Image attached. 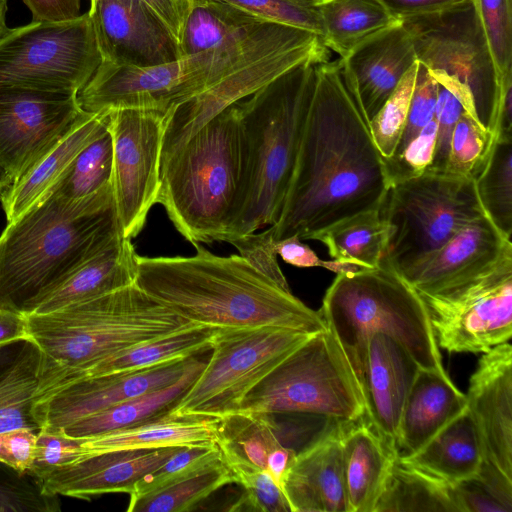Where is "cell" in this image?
Wrapping results in <instances>:
<instances>
[{"mask_svg":"<svg viewBox=\"0 0 512 512\" xmlns=\"http://www.w3.org/2000/svg\"><path fill=\"white\" fill-rule=\"evenodd\" d=\"M391 187L383 157L347 90L338 60L316 82L276 240L309 237L355 214L380 210Z\"/></svg>","mask_w":512,"mask_h":512,"instance_id":"cell-1","label":"cell"},{"mask_svg":"<svg viewBox=\"0 0 512 512\" xmlns=\"http://www.w3.org/2000/svg\"><path fill=\"white\" fill-rule=\"evenodd\" d=\"M193 246L196 253L188 257L137 255L136 285L184 319L214 329L274 326L315 333L327 327L319 311L242 256Z\"/></svg>","mask_w":512,"mask_h":512,"instance_id":"cell-2","label":"cell"},{"mask_svg":"<svg viewBox=\"0 0 512 512\" xmlns=\"http://www.w3.org/2000/svg\"><path fill=\"white\" fill-rule=\"evenodd\" d=\"M118 235L112 183L80 199L49 194L0 236V308L33 312Z\"/></svg>","mask_w":512,"mask_h":512,"instance_id":"cell-3","label":"cell"},{"mask_svg":"<svg viewBox=\"0 0 512 512\" xmlns=\"http://www.w3.org/2000/svg\"><path fill=\"white\" fill-rule=\"evenodd\" d=\"M317 65H297L237 102L242 181L222 241L278 221L313 97Z\"/></svg>","mask_w":512,"mask_h":512,"instance_id":"cell-4","label":"cell"},{"mask_svg":"<svg viewBox=\"0 0 512 512\" xmlns=\"http://www.w3.org/2000/svg\"><path fill=\"white\" fill-rule=\"evenodd\" d=\"M40 351L34 403L65 378L193 324L136 283L47 313L25 314ZM34 405V404H33Z\"/></svg>","mask_w":512,"mask_h":512,"instance_id":"cell-5","label":"cell"},{"mask_svg":"<svg viewBox=\"0 0 512 512\" xmlns=\"http://www.w3.org/2000/svg\"><path fill=\"white\" fill-rule=\"evenodd\" d=\"M242 171V134L235 103L161 162L157 203L192 245L222 241L234 214Z\"/></svg>","mask_w":512,"mask_h":512,"instance_id":"cell-6","label":"cell"},{"mask_svg":"<svg viewBox=\"0 0 512 512\" xmlns=\"http://www.w3.org/2000/svg\"><path fill=\"white\" fill-rule=\"evenodd\" d=\"M343 347L361 383L370 336L396 339L420 368L445 370L426 307L389 265L337 274L319 310Z\"/></svg>","mask_w":512,"mask_h":512,"instance_id":"cell-7","label":"cell"},{"mask_svg":"<svg viewBox=\"0 0 512 512\" xmlns=\"http://www.w3.org/2000/svg\"><path fill=\"white\" fill-rule=\"evenodd\" d=\"M237 410L314 414L349 422L366 414L362 385L328 326L282 360L249 391Z\"/></svg>","mask_w":512,"mask_h":512,"instance_id":"cell-8","label":"cell"},{"mask_svg":"<svg viewBox=\"0 0 512 512\" xmlns=\"http://www.w3.org/2000/svg\"><path fill=\"white\" fill-rule=\"evenodd\" d=\"M417 61L443 75L471 97L479 123L496 140L503 76L496 65L474 0L401 19Z\"/></svg>","mask_w":512,"mask_h":512,"instance_id":"cell-9","label":"cell"},{"mask_svg":"<svg viewBox=\"0 0 512 512\" xmlns=\"http://www.w3.org/2000/svg\"><path fill=\"white\" fill-rule=\"evenodd\" d=\"M379 211L389 228L382 261L397 273L485 215L474 178L433 171L392 185Z\"/></svg>","mask_w":512,"mask_h":512,"instance_id":"cell-10","label":"cell"},{"mask_svg":"<svg viewBox=\"0 0 512 512\" xmlns=\"http://www.w3.org/2000/svg\"><path fill=\"white\" fill-rule=\"evenodd\" d=\"M313 333L262 326L216 329L200 375L169 414L219 418Z\"/></svg>","mask_w":512,"mask_h":512,"instance_id":"cell-11","label":"cell"},{"mask_svg":"<svg viewBox=\"0 0 512 512\" xmlns=\"http://www.w3.org/2000/svg\"><path fill=\"white\" fill-rule=\"evenodd\" d=\"M100 63L88 12L66 22L32 21L0 37V86L79 93Z\"/></svg>","mask_w":512,"mask_h":512,"instance_id":"cell-12","label":"cell"},{"mask_svg":"<svg viewBox=\"0 0 512 512\" xmlns=\"http://www.w3.org/2000/svg\"><path fill=\"white\" fill-rule=\"evenodd\" d=\"M418 294L447 351L485 353L512 336V253L445 290Z\"/></svg>","mask_w":512,"mask_h":512,"instance_id":"cell-13","label":"cell"},{"mask_svg":"<svg viewBox=\"0 0 512 512\" xmlns=\"http://www.w3.org/2000/svg\"><path fill=\"white\" fill-rule=\"evenodd\" d=\"M167 111L110 110L113 143L112 186L122 237L132 240L143 229L160 187V158Z\"/></svg>","mask_w":512,"mask_h":512,"instance_id":"cell-14","label":"cell"},{"mask_svg":"<svg viewBox=\"0 0 512 512\" xmlns=\"http://www.w3.org/2000/svg\"><path fill=\"white\" fill-rule=\"evenodd\" d=\"M208 67L207 52L145 67L101 61L78 93V102L88 113L129 108L168 111L206 87Z\"/></svg>","mask_w":512,"mask_h":512,"instance_id":"cell-15","label":"cell"},{"mask_svg":"<svg viewBox=\"0 0 512 512\" xmlns=\"http://www.w3.org/2000/svg\"><path fill=\"white\" fill-rule=\"evenodd\" d=\"M330 50L318 35L287 45L247 63L166 114L160 164L217 114L250 96L287 70L305 62H328Z\"/></svg>","mask_w":512,"mask_h":512,"instance_id":"cell-16","label":"cell"},{"mask_svg":"<svg viewBox=\"0 0 512 512\" xmlns=\"http://www.w3.org/2000/svg\"><path fill=\"white\" fill-rule=\"evenodd\" d=\"M82 112L78 93L0 86V165L12 181L19 180Z\"/></svg>","mask_w":512,"mask_h":512,"instance_id":"cell-17","label":"cell"},{"mask_svg":"<svg viewBox=\"0 0 512 512\" xmlns=\"http://www.w3.org/2000/svg\"><path fill=\"white\" fill-rule=\"evenodd\" d=\"M88 14L101 61L145 67L182 57L169 28L140 0H91Z\"/></svg>","mask_w":512,"mask_h":512,"instance_id":"cell-18","label":"cell"},{"mask_svg":"<svg viewBox=\"0 0 512 512\" xmlns=\"http://www.w3.org/2000/svg\"><path fill=\"white\" fill-rule=\"evenodd\" d=\"M192 358L77 381L34 405V420L39 430L57 431L82 417L173 384Z\"/></svg>","mask_w":512,"mask_h":512,"instance_id":"cell-19","label":"cell"},{"mask_svg":"<svg viewBox=\"0 0 512 512\" xmlns=\"http://www.w3.org/2000/svg\"><path fill=\"white\" fill-rule=\"evenodd\" d=\"M416 63L412 39L401 22L370 36L338 59L343 82L368 122Z\"/></svg>","mask_w":512,"mask_h":512,"instance_id":"cell-20","label":"cell"},{"mask_svg":"<svg viewBox=\"0 0 512 512\" xmlns=\"http://www.w3.org/2000/svg\"><path fill=\"white\" fill-rule=\"evenodd\" d=\"M510 253L511 239L484 215L398 274L416 292L432 294L482 273Z\"/></svg>","mask_w":512,"mask_h":512,"instance_id":"cell-21","label":"cell"},{"mask_svg":"<svg viewBox=\"0 0 512 512\" xmlns=\"http://www.w3.org/2000/svg\"><path fill=\"white\" fill-rule=\"evenodd\" d=\"M465 395L484 459L512 479V347L508 342L483 353Z\"/></svg>","mask_w":512,"mask_h":512,"instance_id":"cell-22","label":"cell"},{"mask_svg":"<svg viewBox=\"0 0 512 512\" xmlns=\"http://www.w3.org/2000/svg\"><path fill=\"white\" fill-rule=\"evenodd\" d=\"M419 368L393 337L370 336L361 379L365 415L395 455L403 408Z\"/></svg>","mask_w":512,"mask_h":512,"instance_id":"cell-23","label":"cell"},{"mask_svg":"<svg viewBox=\"0 0 512 512\" xmlns=\"http://www.w3.org/2000/svg\"><path fill=\"white\" fill-rule=\"evenodd\" d=\"M181 447L122 450L85 457L74 463L43 470L35 477L51 495L88 499L107 493H128L143 476Z\"/></svg>","mask_w":512,"mask_h":512,"instance_id":"cell-24","label":"cell"},{"mask_svg":"<svg viewBox=\"0 0 512 512\" xmlns=\"http://www.w3.org/2000/svg\"><path fill=\"white\" fill-rule=\"evenodd\" d=\"M345 422L296 453L282 484L291 512H347L341 454Z\"/></svg>","mask_w":512,"mask_h":512,"instance_id":"cell-25","label":"cell"},{"mask_svg":"<svg viewBox=\"0 0 512 512\" xmlns=\"http://www.w3.org/2000/svg\"><path fill=\"white\" fill-rule=\"evenodd\" d=\"M109 112L83 111L72 127L0 195L8 223L48 196L79 152L108 128Z\"/></svg>","mask_w":512,"mask_h":512,"instance_id":"cell-26","label":"cell"},{"mask_svg":"<svg viewBox=\"0 0 512 512\" xmlns=\"http://www.w3.org/2000/svg\"><path fill=\"white\" fill-rule=\"evenodd\" d=\"M466 407V395L445 370L419 368L403 408L396 457L419 451Z\"/></svg>","mask_w":512,"mask_h":512,"instance_id":"cell-27","label":"cell"},{"mask_svg":"<svg viewBox=\"0 0 512 512\" xmlns=\"http://www.w3.org/2000/svg\"><path fill=\"white\" fill-rule=\"evenodd\" d=\"M341 454L347 512H373L396 455L366 415L357 421L345 422Z\"/></svg>","mask_w":512,"mask_h":512,"instance_id":"cell-28","label":"cell"},{"mask_svg":"<svg viewBox=\"0 0 512 512\" xmlns=\"http://www.w3.org/2000/svg\"><path fill=\"white\" fill-rule=\"evenodd\" d=\"M216 422L217 418L212 417L168 414L130 428L76 438L79 460L122 450L214 446L217 440Z\"/></svg>","mask_w":512,"mask_h":512,"instance_id":"cell-29","label":"cell"},{"mask_svg":"<svg viewBox=\"0 0 512 512\" xmlns=\"http://www.w3.org/2000/svg\"><path fill=\"white\" fill-rule=\"evenodd\" d=\"M136 257L131 240L118 235L49 292L31 313L55 311L135 283Z\"/></svg>","mask_w":512,"mask_h":512,"instance_id":"cell-30","label":"cell"},{"mask_svg":"<svg viewBox=\"0 0 512 512\" xmlns=\"http://www.w3.org/2000/svg\"><path fill=\"white\" fill-rule=\"evenodd\" d=\"M205 364L206 361L195 355L183 375L173 384L82 417L54 433L82 438L130 428L166 416L192 386Z\"/></svg>","mask_w":512,"mask_h":512,"instance_id":"cell-31","label":"cell"},{"mask_svg":"<svg viewBox=\"0 0 512 512\" xmlns=\"http://www.w3.org/2000/svg\"><path fill=\"white\" fill-rule=\"evenodd\" d=\"M399 459L448 485L475 476L484 452L467 407L419 451Z\"/></svg>","mask_w":512,"mask_h":512,"instance_id":"cell-32","label":"cell"},{"mask_svg":"<svg viewBox=\"0 0 512 512\" xmlns=\"http://www.w3.org/2000/svg\"><path fill=\"white\" fill-rule=\"evenodd\" d=\"M215 331L205 325L193 324L181 331L127 349L65 378L34 405L58 390L86 378L143 369L198 355L210 350Z\"/></svg>","mask_w":512,"mask_h":512,"instance_id":"cell-33","label":"cell"},{"mask_svg":"<svg viewBox=\"0 0 512 512\" xmlns=\"http://www.w3.org/2000/svg\"><path fill=\"white\" fill-rule=\"evenodd\" d=\"M388 236L389 228L380 211L370 210L333 223L308 240L320 241L333 260L359 271L379 266Z\"/></svg>","mask_w":512,"mask_h":512,"instance_id":"cell-34","label":"cell"},{"mask_svg":"<svg viewBox=\"0 0 512 512\" xmlns=\"http://www.w3.org/2000/svg\"><path fill=\"white\" fill-rule=\"evenodd\" d=\"M324 45L340 58L401 20L379 0H319Z\"/></svg>","mask_w":512,"mask_h":512,"instance_id":"cell-35","label":"cell"},{"mask_svg":"<svg viewBox=\"0 0 512 512\" xmlns=\"http://www.w3.org/2000/svg\"><path fill=\"white\" fill-rule=\"evenodd\" d=\"M373 512H459L450 485L394 457Z\"/></svg>","mask_w":512,"mask_h":512,"instance_id":"cell-36","label":"cell"},{"mask_svg":"<svg viewBox=\"0 0 512 512\" xmlns=\"http://www.w3.org/2000/svg\"><path fill=\"white\" fill-rule=\"evenodd\" d=\"M263 22L266 21L220 1L195 0L179 40L181 56L234 42Z\"/></svg>","mask_w":512,"mask_h":512,"instance_id":"cell-37","label":"cell"},{"mask_svg":"<svg viewBox=\"0 0 512 512\" xmlns=\"http://www.w3.org/2000/svg\"><path fill=\"white\" fill-rule=\"evenodd\" d=\"M272 414L235 410L217 418L221 456L246 461L266 471L269 455L282 444Z\"/></svg>","mask_w":512,"mask_h":512,"instance_id":"cell-38","label":"cell"},{"mask_svg":"<svg viewBox=\"0 0 512 512\" xmlns=\"http://www.w3.org/2000/svg\"><path fill=\"white\" fill-rule=\"evenodd\" d=\"M40 351L25 340L15 358L0 372V432L30 428L39 431L33 404L39 384Z\"/></svg>","mask_w":512,"mask_h":512,"instance_id":"cell-39","label":"cell"},{"mask_svg":"<svg viewBox=\"0 0 512 512\" xmlns=\"http://www.w3.org/2000/svg\"><path fill=\"white\" fill-rule=\"evenodd\" d=\"M232 483L228 468L219 459L159 490L129 498L128 512H186L219 490Z\"/></svg>","mask_w":512,"mask_h":512,"instance_id":"cell-40","label":"cell"},{"mask_svg":"<svg viewBox=\"0 0 512 512\" xmlns=\"http://www.w3.org/2000/svg\"><path fill=\"white\" fill-rule=\"evenodd\" d=\"M484 214L508 239L512 236V133L500 134L474 177Z\"/></svg>","mask_w":512,"mask_h":512,"instance_id":"cell-41","label":"cell"},{"mask_svg":"<svg viewBox=\"0 0 512 512\" xmlns=\"http://www.w3.org/2000/svg\"><path fill=\"white\" fill-rule=\"evenodd\" d=\"M112 173L113 143L107 128L79 152L49 194L84 198L111 184Z\"/></svg>","mask_w":512,"mask_h":512,"instance_id":"cell-42","label":"cell"},{"mask_svg":"<svg viewBox=\"0 0 512 512\" xmlns=\"http://www.w3.org/2000/svg\"><path fill=\"white\" fill-rule=\"evenodd\" d=\"M221 460L229 470L232 483L243 489L230 511L291 512L282 489L267 471L232 457L221 456Z\"/></svg>","mask_w":512,"mask_h":512,"instance_id":"cell-43","label":"cell"},{"mask_svg":"<svg viewBox=\"0 0 512 512\" xmlns=\"http://www.w3.org/2000/svg\"><path fill=\"white\" fill-rule=\"evenodd\" d=\"M495 141L479 122L463 113L451 135L444 172L474 178L489 157Z\"/></svg>","mask_w":512,"mask_h":512,"instance_id":"cell-44","label":"cell"},{"mask_svg":"<svg viewBox=\"0 0 512 512\" xmlns=\"http://www.w3.org/2000/svg\"><path fill=\"white\" fill-rule=\"evenodd\" d=\"M437 81V99L435 119L437 122V137L434 156L426 171L444 172L453 129L463 113H468L475 119L476 114L472 100L465 90L443 75H434Z\"/></svg>","mask_w":512,"mask_h":512,"instance_id":"cell-45","label":"cell"},{"mask_svg":"<svg viewBox=\"0 0 512 512\" xmlns=\"http://www.w3.org/2000/svg\"><path fill=\"white\" fill-rule=\"evenodd\" d=\"M266 22L311 32L322 38L319 0H215Z\"/></svg>","mask_w":512,"mask_h":512,"instance_id":"cell-46","label":"cell"},{"mask_svg":"<svg viewBox=\"0 0 512 512\" xmlns=\"http://www.w3.org/2000/svg\"><path fill=\"white\" fill-rule=\"evenodd\" d=\"M417 63L400 83L378 113L369 121L374 142L383 158L391 157L402 136L413 93Z\"/></svg>","mask_w":512,"mask_h":512,"instance_id":"cell-47","label":"cell"},{"mask_svg":"<svg viewBox=\"0 0 512 512\" xmlns=\"http://www.w3.org/2000/svg\"><path fill=\"white\" fill-rule=\"evenodd\" d=\"M219 458L220 451L217 445L181 447L161 465L138 480L129 494L130 498L164 488Z\"/></svg>","mask_w":512,"mask_h":512,"instance_id":"cell-48","label":"cell"},{"mask_svg":"<svg viewBox=\"0 0 512 512\" xmlns=\"http://www.w3.org/2000/svg\"><path fill=\"white\" fill-rule=\"evenodd\" d=\"M502 76L512 71V0H474Z\"/></svg>","mask_w":512,"mask_h":512,"instance_id":"cell-49","label":"cell"},{"mask_svg":"<svg viewBox=\"0 0 512 512\" xmlns=\"http://www.w3.org/2000/svg\"><path fill=\"white\" fill-rule=\"evenodd\" d=\"M437 137L434 117L399 153L383 158L391 186L423 174L431 165Z\"/></svg>","mask_w":512,"mask_h":512,"instance_id":"cell-50","label":"cell"},{"mask_svg":"<svg viewBox=\"0 0 512 512\" xmlns=\"http://www.w3.org/2000/svg\"><path fill=\"white\" fill-rule=\"evenodd\" d=\"M60 511L58 495L43 491L36 479L33 483L24 474L4 476L0 473V512Z\"/></svg>","mask_w":512,"mask_h":512,"instance_id":"cell-51","label":"cell"},{"mask_svg":"<svg viewBox=\"0 0 512 512\" xmlns=\"http://www.w3.org/2000/svg\"><path fill=\"white\" fill-rule=\"evenodd\" d=\"M234 246L249 264L285 291L289 284L277 260L275 228L271 225L260 233H250L227 241Z\"/></svg>","mask_w":512,"mask_h":512,"instance_id":"cell-52","label":"cell"},{"mask_svg":"<svg viewBox=\"0 0 512 512\" xmlns=\"http://www.w3.org/2000/svg\"><path fill=\"white\" fill-rule=\"evenodd\" d=\"M436 99L437 81L430 71L417 61L416 78L407 120L394 154L401 152L434 119Z\"/></svg>","mask_w":512,"mask_h":512,"instance_id":"cell-53","label":"cell"},{"mask_svg":"<svg viewBox=\"0 0 512 512\" xmlns=\"http://www.w3.org/2000/svg\"><path fill=\"white\" fill-rule=\"evenodd\" d=\"M78 460L76 438L40 429L37 433L34 460L29 473L35 476L43 470L68 465Z\"/></svg>","mask_w":512,"mask_h":512,"instance_id":"cell-54","label":"cell"},{"mask_svg":"<svg viewBox=\"0 0 512 512\" xmlns=\"http://www.w3.org/2000/svg\"><path fill=\"white\" fill-rule=\"evenodd\" d=\"M459 512H511L477 475L450 485Z\"/></svg>","mask_w":512,"mask_h":512,"instance_id":"cell-55","label":"cell"},{"mask_svg":"<svg viewBox=\"0 0 512 512\" xmlns=\"http://www.w3.org/2000/svg\"><path fill=\"white\" fill-rule=\"evenodd\" d=\"M37 433L30 428L0 432V463L19 473H29L33 465Z\"/></svg>","mask_w":512,"mask_h":512,"instance_id":"cell-56","label":"cell"},{"mask_svg":"<svg viewBox=\"0 0 512 512\" xmlns=\"http://www.w3.org/2000/svg\"><path fill=\"white\" fill-rule=\"evenodd\" d=\"M301 241L297 236L277 240V253L284 262L299 268L321 267L336 274L358 271L336 260L320 259L308 245Z\"/></svg>","mask_w":512,"mask_h":512,"instance_id":"cell-57","label":"cell"},{"mask_svg":"<svg viewBox=\"0 0 512 512\" xmlns=\"http://www.w3.org/2000/svg\"><path fill=\"white\" fill-rule=\"evenodd\" d=\"M143 2L179 40L185 21L195 0H140Z\"/></svg>","mask_w":512,"mask_h":512,"instance_id":"cell-58","label":"cell"},{"mask_svg":"<svg viewBox=\"0 0 512 512\" xmlns=\"http://www.w3.org/2000/svg\"><path fill=\"white\" fill-rule=\"evenodd\" d=\"M32 13V21L66 22L79 17L80 0H23Z\"/></svg>","mask_w":512,"mask_h":512,"instance_id":"cell-59","label":"cell"},{"mask_svg":"<svg viewBox=\"0 0 512 512\" xmlns=\"http://www.w3.org/2000/svg\"><path fill=\"white\" fill-rule=\"evenodd\" d=\"M394 16L404 19L437 12L465 0H379Z\"/></svg>","mask_w":512,"mask_h":512,"instance_id":"cell-60","label":"cell"},{"mask_svg":"<svg viewBox=\"0 0 512 512\" xmlns=\"http://www.w3.org/2000/svg\"><path fill=\"white\" fill-rule=\"evenodd\" d=\"M31 340L24 314L0 308V347Z\"/></svg>","mask_w":512,"mask_h":512,"instance_id":"cell-61","label":"cell"},{"mask_svg":"<svg viewBox=\"0 0 512 512\" xmlns=\"http://www.w3.org/2000/svg\"><path fill=\"white\" fill-rule=\"evenodd\" d=\"M24 341L0 347V372L15 358Z\"/></svg>","mask_w":512,"mask_h":512,"instance_id":"cell-62","label":"cell"},{"mask_svg":"<svg viewBox=\"0 0 512 512\" xmlns=\"http://www.w3.org/2000/svg\"><path fill=\"white\" fill-rule=\"evenodd\" d=\"M7 0H0V37L8 29L6 25V13H7Z\"/></svg>","mask_w":512,"mask_h":512,"instance_id":"cell-63","label":"cell"},{"mask_svg":"<svg viewBox=\"0 0 512 512\" xmlns=\"http://www.w3.org/2000/svg\"><path fill=\"white\" fill-rule=\"evenodd\" d=\"M12 179L0 165V195L12 184Z\"/></svg>","mask_w":512,"mask_h":512,"instance_id":"cell-64","label":"cell"}]
</instances>
